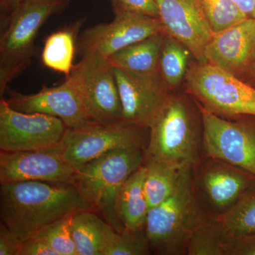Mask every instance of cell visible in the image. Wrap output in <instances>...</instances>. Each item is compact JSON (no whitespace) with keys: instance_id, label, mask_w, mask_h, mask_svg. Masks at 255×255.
Listing matches in <instances>:
<instances>
[{"instance_id":"1","label":"cell","mask_w":255,"mask_h":255,"mask_svg":"<svg viewBox=\"0 0 255 255\" xmlns=\"http://www.w3.org/2000/svg\"><path fill=\"white\" fill-rule=\"evenodd\" d=\"M87 210L94 209L73 183L0 184L1 222L22 243L58 220Z\"/></svg>"},{"instance_id":"2","label":"cell","mask_w":255,"mask_h":255,"mask_svg":"<svg viewBox=\"0 0 255 255\" xmlns=\"http://www.w3.org/2000/svg\"><path fill=\"white\" fill-rule=\"evenodd\" d=\"M203 138L199 105L195 108L185 96L170 92L149 127L145 157L192 167L203 157Z\"/></svg>"},{"instance_id":"3","label":"cell","mask_w":255,"mask_h":255,"mask_svg":"<svg viewBox=\"0 0 255 255\" xmlns=\"http://www.w3.org/2000/svg\"><path fill=\"white\" fill-rule=\"evenodd\" d=\"M69 3L61 0H19L1 9L0 97L10 82L31 65L37 33L52 15L60 14Z\"/></svg>"},{"instance_id":"4","label":"cell","mask_w":255,"mask_h":255,"mask_svg":"<svg viewBox=\"0 0 255 255\" xmlns=\"http://www.w3.org/2000/svg\"><path fill=\"white\" fill-rule=\"evenodd\" d=\"M207 219L194 194L189 167L172 195L147 212L145 229L151 252L187 255L191 235Z\"/></svg>"},{"instance_id":"5","label":"cell","mask_w":255,"mask_h":255,"mask_svg":"<svg viewBox=\"0 0 255 255\" xmlns=\"http://www.w3.org/2000/svg\"><path fill=\"white\" fill-rule=\"evenodd\" d=\"M140 148L111 151L77 169L74 184L96 211L118 233L124 228L119 218V194L129 176L145 163Z\"/></svg>"},{"instance_id":"6","label":"cell","mask_w":255,"mask_h":255,"mask_svg":"<svg viewBox=\"0 0 255 255\" xmlns=\"http://www.w3.org/2000/svg\"><path fill=\"white\" fill-rule=\"evenodd\" d=\"M185 91L201 108L226 119L255 117V87L209 63L194 64L185 77Z\"/></svg>"},{"instance_id":"7","label":"cell","mask_w":255,"mask_h":255,"mask_svg":"<svg viewBox=\"0 0 255 255\" xmlns=\"http://www.w3.org/2000/svg\"><path fill=\"white\" fill-rule=\"evenodd\" d=\"M149 128L128 123L93 122L78 128H67L59 144L67 161L78 169L92 159L119 149H147Z\"/></svg>"},{"instance_id":"8","label":"cell","mask_w":255,"mask_h":255,"mask_svg":"<svg viewBox=\"0 0 255 255\" xmlns=\"http://www.w3.org/2000/svg\"><path fill=\"white\" fill-rule=\"evenodd\" d=\"M191 179L196 199L209 219L225 214L255 186V176L206 156L191 167Z\"/></svg>"},{"instance_id":"9","label":"cell","mask_w":255,"mask_h":255,"mask_svg":"<svg viewBox=\"0 0 255 255\" xmlns=\"http://www.w3.org/2000/svg\"><path fill=\"white\" fill-rule=\"evenodd\" d=\"M199 107L204 128L203 156L221 159L255 176V117L223 118Z\"/></svg>"},{"instance_id":"10","label":"cell","mask_w":255,"mask_h":255,"mask_svg":"<svg viewBox=\"0 0 255 255\" xmlns=\"http://www.w3.org/2000/svg\"><path fill=\"white\" fill-rule=\"evenodd\" d=\"M67 78L80 90L94 122L110 124L124 121L114 69L108 58L98 53H84Z\"/></svg>"},{"instance_id":"11","label":"cell","mask_w":255,"mask_h":255,"mask_svg":"<svg viewBox=\"0 0 255 255\" xmlns=\"http://www.w3.org/2000/svg\"><path fill=\"white\" fill-rule=\"evenodd\" d=\"M68 127L61 119L13 110L0 99V150H36L58 145Z\"/></svg>"},{"instance_id":"12","label":"cell","mask_w":255,"mask_h":255,"mask_svg":"<svg viewBox=\"0 0 255 255\" xmlns=\"http://www.w3.org/2000/svg\"><path fill=\"white\" fill-rule=\"evenodd\" d=\"M113 11L112 22L95 25L82 33L77 42L81 55L95 53L109 58L125 47L163 31L158 18L125 10Z\"/></svg>"},{"instance_id":"13","label":"cell","mask_w":255,"mask_h":255,"mask_svg":"<svg viewBox=\"0 0 255 255\" xmlns=\"http://www.w3.org/2000/svg\"><path fill=\"white\" fill-rule=\"evenodd\" d=\"M8 105L23 113H41L58 117L68 128H78L93 123L83 97L76 85L69 78L58 86L43 87L36 94L22 95L9 90Z\"/></svg>"},{"instance_id":"14","label":"cell","mask_w":255,"mask_h":255,"mask_svg":"<svg viewBox=\"0 0 255 255\" xmlns=\"http://www.w3.org/2000/svg\"><path fill=\"white\" fill-rule=\"evenodd\" d=\"M77 169L60 152L59 145L43 150H0V184L43 181L75 182Z\"/></svg>"},{"instance_id":"15","label":"cell","mask_w":255,"mask_h":255,"mask_svg":"<svg viewBox=\"0 0 255 255\" xmlns=\"http://www.w3.org/2000/svg\"><path fill=\"white\" fill-rule=\"evenodd\" d=\"M125 122L150 127L170 94L159 73L139 74L114 68Z\"/></svg>"},{"instance_id":"16","label":"cell","mask_w":255,"mask_h":255,"mask_svg":"<svg viewBox=\"0 0 255 255\" xmlns=\"http://www.w3.org/2000/svg\"><path fill=\"white\" fill-rule=\"evenodd\" d=\"M166 35L180 42L197 60L205 63L204 51L214 33L198 0H153Z\"/></svg>"},{"instance_id":"17","label":"cell","mask_w":255,"mask_h":255,"mask_svg":"<svg viewBox=\"0 0 255 255\" xmlns=\"http://www.w3.org/2000/svg\"><path fill=\"white\" fill-rule=\"evenodd\" d=\"M255 49V18H248L214 33L204 51L205 63L238 77L246 73Z\"/></svg>"},{"instance_id":"18","label":"cell","mask_w":255,"mask_h":255,"mask_svg":"<svg viewBox=\"0 0 255 255\" xmlns=\"http://www.w3.org/2000/svg\"><path fill=\"white\" fill-rule=\"evenodd\" d=\"M117 233L94 210L73 214L72 235L78 255H106Z\"/></svg>"},{"instance_id":"19","label":"cell","mask_w":255,"mask_h":255,"mask_svg":"<svg viewBox=\"0 0 255 255\" xmlns=\"http://www.w3.org/2000/svg\"><path fill=\"white\" fill-rule=\"evenodd\" d=\"M165 36L163 31L159 32L119 50L108 59L114 68L132 73H159V56Z\"/></svg>"},{"instance_id":"20","label":"cell","mask_w":255,"mask_h":255,"mask_svg":"<svg viewBox=\"0 0 255 255\" xmlns=\"http://www.w3.org/2000/svg\"><path fill=\"white\" fill-rule=\"evenodd\" d=\"M145 164L132 172L124 183L119 194V218L124 229L145 228L148 205L145 192Z\"/></svg>"},{"instance_id":"21","label":"cell","mask_w":255,"mask_h":255,"mask_svg":"<svg viewBox=\"0 0 255 255\" xmlns=\"http://www.w3.org/2000/svg\"><path fill=\"white\" fill-rule=\"evenodd\" d=\"M84 19L53 32L45 41L41 53L42 63L47 68L68 77L73 70L77 37Z\"/></svg>"},{"instance_id":"22","label":"cell","mask_w":255,"mask_h":255,"mask_svg":"<svg viewBox=\"0 0 255 255\" xmlns=\"http://www.w3.org/2000/svg\"><path fill=\"white\" fill-rule=\"evenodd\" d=\"M145 192L148 209L159 205L172 195L189 167H179L165 161L146 157Z\"/></svg>"},{"instance_id":"23","label":"cell","mask_w":255,"mask_h":255,"mask_svg":"<svg viewBox=\"0 0 255 255\" xmlns=\"http://www.w3.org/2000/svg\"><path fill=\"white\" fill-rule=\"evenodd\" d=\"M232 241L217 220L208 218L191 235L187 255H231Z\"/></svg>"},{"instance_id":"24","label":"cell","mask_w":255,"mask_h":255,"mask_svg":"<svg viewBox=\"0 0 255 255\" xmlns=\"http://www.w3.org/2000/svg\"><path fill=\"white\" fill-rule=\"evenodd\" d=\"M190 55L187 47L166 35L159 56V72L170 90L179 86L185 79Z\"/></svg>"},{"instance_id":"25","label":"cell","mask_w":255,"mask_h":255,"mask_svg":"<svg viewBox=\"0 0 255 255\" xmlns=\"http://www.w3.org/2000/svg\"><path fill=\"white\" fill-rule=\"evenodd\" d=\"M216 219L232 239L255 233V186Z\"/></svg>"},{"instance_id":"26","label":"cell","mask_w":255,"mask_h":255,"mask_svg":"<svg viewBox=\"0 0 255 255\" xmlns=\"http://www.w3.org/2000/svg\"><path fill=\"white\" fill-rule=\"evenodd\" d=\"M213 33L222 31L250 18L233 0H198Z\"/></svg>"},{"instance_id":"27","label":"cell","mask_w":255,"mask_h":255,"mask_svg":"<svg viewBox=\"0 0 255 255\" xmlns=\"http://www.w3.org/2000/svg\"><path fill=\"white\" fill-rule=\"evenodd\" d=\"M73 215L51 223L31 238L41 240L51 247L58 255H78L72 235Z\"/></svg>"},{"instance_id":"28","label":"cell","mask_w":255,"mask_h":255,"mask_svg":"<svg viewBox=\"0 0 255 255\" xmlns=\"http://www.w3.org/2000/svg\"><path fill=\"white\" fill-rule=\"evenodd\" d=\"M152 253L145 228L117 233L106 255H147Z\"/></svg>"},{"instance_id":"29","label":"cell","mask_w":255,"mask_h":255,"mask_svg":"<svg viewBox=\"0 0 255 255\" xmlns=\"http://www.w3.org/2000/svg\"><path fill=\"white\" fill-rule=\"evenodd\" d=\"M112 9L125 10L159 18L158 9L153 0H111Z\"/></svg>"},{"instance_id":"30","label":"cell","mask_w":255,"mask_h":255,"mask_svg":"<svg viewBox=\"0 0 255 255\" xmlns=\"http://www.w3.org/2000/svg\"><path fill=\"white\" fill-rule=\"evenodd\" d=\"M22 242L4 223L0 224V255H18Z\"/></svg>"},{"instance_id":"31","label":"cell","mask_w":255,"mask_h":255,"mask_svg":"<svg viewBox=\"0 0 255 255\" xmlns=\"http://www.w3.org/2000/svg\"><path fill=\"white\" fill-rule=\"evenodd\" d=\"M18 255H58L47 243L36 238H30L21 244Z\"/></svg>"},{"instance_id":"32","label":"cell","mask_w":255,"mask_h":255,"mask_svg":"<svg viewBox=\"0 0 255 255\" xmlns=\"http://www.w3.org/2000/svg\"><path fill=\"white\" fill-rule=\"evenodd\" d=\"M231 255H255V233L233 239Z\"/></svg>"},{"instance_id":"33","label":"cell","mask_w":255,"mask_h":255,"mask_svg":"<svg viewBox=\"0 0 255 255\" xmlns=\"http://www.w3.org/2000/svg\"><path fill=\"white\" fill-rule=\"evenodd\" d=\"M233 1L248 17L255 18V0H233Z\"/></svg>"},{"instance_id":"34","label":"cell","mask_w":255,"mask_h":255,"mask_svg":"<svg viewBox=\"0 0 255 255\" xmlns=\"http://www.w3.org/2000/svg\"><path fill=\"white\" fill-rule=\"evenodd\" d=\"M246 74L251 82V83H255V65L250 67L247 70Z\"/></svg>"},{"instance_id":"35","label":"cell","mask_w":255,"mask_h":255,"mask_svg":"<svg viewBox=\"0 0 255 255\" xmlns=\"http://www.w3.org/2000/svg\"><path fill=\"white\" fill-rule=\"evenodd\" d=\"M18 1H19V0H0L1 9H6L11 5L14 4V3L17 2Z\"/></svg>"},{"instance_id":"36","label":"cell","mask_w":255,"mask_h":255,"mask_svg":"<svg viewBox=\"0 0 255 255\" xmlns=\"http://www.w3.org/2000/svg\"><path fill=\"white\" fill-rule=\"evenodd\" d=\"M253 65H255V49L254 50V53H253V58H252L251 63L250 67L253 66Z\"/></svg>"},{"instance_id":"37","label":"cell","mask_w":255,"mask_h":255,"mask_svg":"<svg viewBox=\"0 0 255 255\" xmlns=\"http://www.w3.org/2000/svg\"><path fill=\"white\" fill-rule=\"evenodd\" d=\"M61 1H66V2L70 3V1H73V0H61Z\"/></svg>"}]
</instances>
